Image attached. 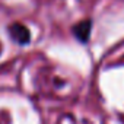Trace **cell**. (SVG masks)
Segmentation results:
<instances>
[{
    "instance_id": "1",
    "label": "cell",
    "mask_w": 124,
    "mask_h": 124,
    "mask_svg": "<svg viewBox=\"0 0 124 124\" xmlns=\"http://www.w3.org/2000/svg\"><path fill=\"white\" fill-rule=\"evenodd\" d=\"M8 31H9V34H10L12 39H15L18 44L25 45V44H28V42H29V39H31V32H29V29H28L25 25L19 23V22L12 23V25L9 26V29H8Z\"/></svg>"
},
{
    "instance_id": "2",
    "label": "cell",
    "mask_w": 124,
    "mask_h": 124,
    "mask_svg": "<svg viewBox=\"0 0 124 124\" xmlns=\"http://www.w3.org/2000/svg\"><path fill=\"white\" fill-rule=\"evenodd\" d=\"M91 29H92V22L89 19H85L73 26V34L80 42H86L91 37Z\"/></svg>"
}]
</instances>
